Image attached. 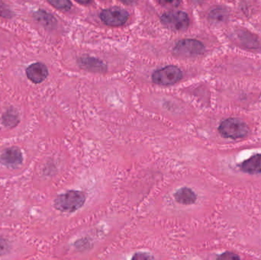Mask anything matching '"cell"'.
Wrapping results in <instances>:
<instances>
[{
    "label": "cell",
    "instance_id": "6da1fadb",
    "mask_svg": "<svg viewBox=\"0 0 261 260\" xmlns=\"http://www.w3.org/2000/svg\"><path fill=\"white\" fill-rule=\"evenodd\" d=\"M85 201L86 196L82 192L72 190L57 196L54 207L61 212H73L82 208Z\"/></svg>",
    "mask_w": 261,
    "mask_h": 260
},
{
    "label": "cell",
    "instance_id": "7a4b0ae2",
    "mask_svg": "<svg viewBox=\"0 0 261 260\" xmlns=\"http://www.w3.org/2000/svg\"><path fill=\"white\" fill-rule=\"evenodd\" d=\"M218 131L225 138H242L249 133V128L242 120L231 118L224 120L220 124Z\"/></svg>",
    "mask_w": 261,
    "mask_h": 260
},
{
    "label": "cell",
    "instance_id": "3957f363",
    "mask_svg": "<svg viewBox=\"0 0 261 260\" xmlns=\"http://www.w3.org/2000/svg\"><path fill=\"white\" fill-rule=\"evenodd\" d=\"M161 20L163 24L175 31H186L190 24L188 15L182 11L166 12L161 16Z\"/></svg>",
    "mask_w": 261,
    "mask_h": 260
},
{
    "label": "cell",
    "instance_id": "277c9868",
    "mask_svg": "<svg viewBox=\"0 0 261 260\" xmlns=\"http://www.w3.org/2000/svg\"><path fill=\"white\" fill-rule=\"evenodd\" d=\"M183 77L181 70L177 66H168L158 69L152 75L154 84L161 86L173 85Z\"/></svg>",
    "mask_w": 261,
    "mask_h": 260
},
{
    "label": "cell",
    "instance_id": "5b68a950",
    "mask_svg": "<svg viewBox=\"0 0 261 260\" xmlns=\"http://www.w3.org/2000/svg\"><path fill=\"white\" fill-rule=\"evenodd\" d=\"M204 49L201 42L193 39H185L177 43L173 49V54L180 57H193L202 54Z\"/></svg>",
    "mask_w": 261,
    "mask_h": 260
},
{
    "label": "cell",
    "instance_id": "8992f818",
    "mask_svg": "<svg viewBox=\"0 0 261 260\" xmlns=\"http://www.w3.org/2000/svg\"><path fill=\"white\" fill-rule=\"evenodd\" d=\"M128 17H129V15L127 11L118 7L105 9L100 14L102 21L110 26L122 25L126 22Z\"/></svg>",
    "mask_w": 261,
    "mask_h": 260
},
{
    "label": "cell",
    "instance_id": "52a82bcc",
    "mask_svg": "<svg viewBox=\"0 0 261 260\" xmlns=\"http://www.w3.org/2000/svg\"><path fill=\"white\" fill-rule=\"evenodd\" d=\"M23 161V153L20 149L16 147L5 149L0 155V163L10 168H17Z\"/></svg>",
    "mask_w": 261,
    "mask_h": 260
},
{
    "label": "cell",
    "instance_id": "ba28073f",
    "mask_svg": "<svg viewBox=\"0 0 261 260\" xmlns=\"http://www.w3.org/2000/svg\"><path fill=\"white\" fill-rule=\"evenodd\" d=\"M26 75L34 84H41L48 76V70L42 63H35L26 69Z\"/></svg>",
    "mask_w": 261,
    "mask_h": 260
},
{
    "label": "cell",
    "instance_id": "9c48e42d",
    "mask_svg": "<svg viewBox=\"0 0 261 260\" xmlns=\"http://www.w3.org/2000/svg\"><path fill=\"white\" fill-rule=\"evenodd\" d=\"M241 170L247 173H261V154L254 155L245 160L241 165Z\"/></svg>",
    "mask_w": 261,
    "mask_h": 260
},
{
    "label": "cell",
    "instance_id": "30bf717a",
    "mask_svg": "<svg viewBox=\"0 0 261 260\" xmlns=\"http://www.w3.org/2000/svg\"><path fill=\"white\" fill-rule=\"evenodd\" d=\"M175 199L182 205H192L196 201V195L192 189L182 188L175 193Z\"/></svg>",
    "mask_w": 261,
    "mask_h": 260
},
{
    "label": "cell",
    "instance_id": "8fae6325",
    "mask_svg": "<svg viewBox=\"0 0 261 260\" xmlns=\"http://www.w3.org/2000/svg\"><path fill=\"white\" fill-rule=\"evenodd\" d=\"M80 65L81 67L89 69L90 71L99 72L105 69V65L101 61H97L94 58H82L80 61Z\"/></svg>",
    "mask_w": 261,
    "mask_h": 260
},
{
    "label": "cell",
    "instance_id": "7c38bea8",
    "mask_svg": "<svg viewBox=\"0 0 261 260\" xmlns=\"http://www.w3.org/2000/svg\"><path fill=\"white\" fill-rule=\"evenodd\" d=\"M228 12L225 8H216L210 12V21L215 24H221L228 20Z\"/></svg>",
    "mask_w": 261,
    "mask_h": 260
},
{
    "label": "cell",
    "instance_id": "4fadbf2b",
    "mask_svg": "<svg viewBox=\"0 0 261 260\" xmlns=\"http://www.w3.org/2000/svg\"><path fill=\"white\" fill-rule=\"evenodd\" d=\"M34 18L38 22L45 27L53 26L56 22L55 19L51 15L43 10H38L35 12Z\"/></svg>",
    "mask_w": 261,
    "mask_h": 260
},
{
    "label": "cell",
    "instance_id": "5bb4252c",
    "mask_svg": "<svg viewBox=\"0 0 261 260\" xmlns=\"http://www.w3.org/2000/svg\"><path fill=\"white\" fill-rule=\"evenodd\" d=\"M47 1L54 7L61 9V10H69L72 5L70 0H47Z\"/></svg>",
    "mask_w": 261,
    "mask_h": 260
},
{
    "label": "cell",
    "instance_id": "9a60e30c",
    "mask_svg": "<svg viewBox=\"0 0 261 260\" xmlns=\"http://www.w3.org/2000/svg\"><path fill=\"white\" fill-rule=\"evenodd\" d=\"M18 117L16 114L12 112V111H7L3 116V122L5 125H9V127H13L17 125Z\"/></svg>",
    "mask_w": 261,
    "mask_h": 260
},
{
    "label": "cell",
    "instance_id": "2e32d148",
    "mask_svg": "<svg viewBox=\"0 0 261 260\" xmlns=\"http://www.w3.org/2000/svg\"><path fill=\"white\" fill-rule=\"evenodd\" d=\"M160 3L166 8H177L180 3V0H159Z\"/></svg>",
    "mask_w": 261,
    "mask_h": 260
},
{
    "label": "cell",
    "instance_id": "e0dca14e",
    "mask_svg": "<svg viewBox=\"0 0 261 260\" xmlns=\"http://www.w3.org/2000/svg\"><path fill=\"white\" fill-rule=\"evenodd\" d=\"M13 16L12 11L8 9L3 3L0 2V16L4 18H11Z\"/></svg>",
    "mask_w": 261,
    "mask_h": 260
},
{
    "label": "cell",
    "instance_id": "ac0fdd59",
    "mask_svg": "<svg viewBox=\"0 0 261 260\" xmlns=\"http://www.w3.org/2000/svg\"><path fill=\"white\" fill-rule=\"evenodd\" d=\"M9 250V244L3 239H0V256L4 255Z\"/></svg>",
    "mask_w": 261,
    "mask_h": 260
},
{
    "label": "cell",
    "instance_id": "d6986e66",
    "mask_svg": "<svg viewBox=\"0 0 261 260\" xmlns=\"http://www.w3.org/2000/svg\"><path fill=\"white\" fill-rule=\"evenodd\" d=\"M218 259L221 260H240V257L233 253H225L220 256Z\"/></svg>",
    "mask_w": 261,
    "mask_h": 260
},
{
    "label": "cell",
    "instance_id": "ffe728a7",
    "mask_svg": "<svg viewBox=\"0 0 261 260\" xmlns=\"http://www.w3.org/2000/svg\"><path fill=\"white\" fill-rule=\"evenodd\" d=\"M121 1L126 5H132V4L135 3L137 0H121Z\"/></svg>",
    "mask_w": 261,
    "mask_h": 260
},
{
    "label": "cell",
    "instance_id": "44dd1931",
    "mask_svg": "<svg viewBox=\"0 0 261 260\" xmlns=\"http://www.w3.org/2000/svg\"><path fill=\"white\" fill-rule=\"evenodd\" d=\"M76 1L79 3L83 4V5H86V4L90 3L91 2V0H76Z\"/></svg>",
    "mask_w": 261,
    "mask_h": 260
},
{
    "label": "cell",
    "instance_id": "7402d4cb",
    "mask_svg": "<svg viewBox=\"0 0 261 260\" xmlns=\"http://www.w3.org/2000/svg\"><path fill=\"white\" fill-rule=\"evenodd\" d=\"M193 1L194 2H196V3H201L203 0H193Z\"/></svg>",
    "mask_w": 261,
    "mask_h": 260
}]
</instances>
